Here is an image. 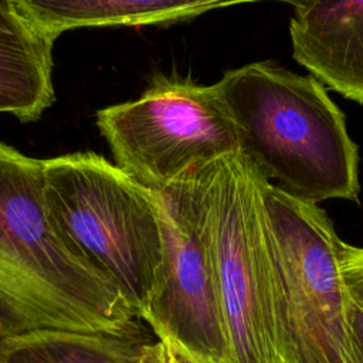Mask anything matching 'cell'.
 <instances>
[{
	"label": "cell",
	"mask_w": 363,
	"mask_h": 363,
	"mask_svg": "<svg viewBox=\"0 0 363 363\" xmlns=\"http://www.w3.org/2000/svg\"><path fill=\"white\" fill-rule=\"evenodd\" d=\"M140 325L52 221L44 160L0 142V342L45 329L125 335Z\"/></svg>",
	"instance_id": "cell-1"
},
{
	"label": "cell",
	"mask_w": 363,
	"mask_h": 363,
	"mask_svg": "<svg viewBox=\"0 0 363 363\" xmlns=\"http://www.w3.org/2000/svg\"><path fill=\"white\" fill-rule=\"evenodd\" d=\"M235 123L240 152L302 200L359 203V149L343 112L312 75L272 61L227 71L216 82Z\"/></svg>",
	"instance_id": "cell-2"
},
{
	"label": "cell",
	"mask_w": 363,
	"mask_h": 363,
	"mask_svg": "<svg viewBox=\"0 0 363 363\" xmlns=\"http://www.w3.org/2000/svg\"><path fill=\"white\" fill-rule=\"evenodd\" d=\"M216 275L230 363H294L264 183L242 152L190 172Z\"/></svg>",
	"instance_id": "cell-3"
},
{
	"label": "cell",
	"mask_w": 363,
	"mask_h": 363,
	"mask_svg": "<svg viewBox=\"0 0 363 363\" xmlns=\"http://www.w3.org/2000/svg\"><path fill=\"white\" fill-rule=\"evenodd\" d=\"M44 194L62 237L145 319L163 265L156 193L94 152L44 160Z\"/></svg>",
	"instance_id": "cell-4"
},
{
	"label": "cell",
	"mask_w": 363,
	"mask_h": 363,
	"mask_svg": "<svg viewBox=\"0 0 363 363\" xmlns=\"http://www.w3.org/2000/svg\"><path fill=\"white\" fill-rule=\"evenodd\" d=\"M115 163L150 190L240 152L235 123L217 88L157 77L133 101L96 112Z\"/></svg>",
	"instance_id": "cell-5"
},
{
	"label": "cell",
	"mask_w": 363,
	"mask_h": 363,
	"mask_svg": "<svg viewBox=\"0 0 363 363\" xmlns=\"http://www.w3.org/2000/svg\"><path fill=\"white\" fill-rule=\"evenodd\" d=\"M264 203L294 363H352L343 240L323 208L269 180Z\"/></svg>",
	"instance_id": "cell-6"
},
{
	"label": "cell",
	"mask_w": 363,
	"mask_h": 363,
	"mask_svg": "<svg viewBox=\"0 0 363 363\" xmlns=\"http://www.w3.org/2000/svg\"><path fill=\"white\" fill-rule=\"evenodd\" d=\"M159 203L163 265L143 322L167 347L206 363H230L211 255L190 173L153 190Z\"/></svg>",
	"instance_id": "cell-7"
},
{
	"label": "cell",
	"mask_w": 363,
	"mask_h": 363,
	"mask_svg": "<svg viewBox=\"0 0 363 363\" xmlns=\"http://www.w3.org/2000/svg\"><path fill=\"white\" fill-rule=\"evenodd\" d=\"M289 35L294 58L312 77L363 104V0H302Z\"/></svg>",
	"instance_id": "cell-8"
},
{
	"label": "cell",
	"mask_w": 363,
	"mask_h": 363,
	"mask_svg": "<svg viewBox=\"0 0 363 363\" xmlns=\"http://www.w3.org/2000/svg\"><path fill=\"white\" fill-rule=\"evenodd\" d=\"M57 38L37 27L14 0H0V112L38 121L55 101L52 48Z\"/></svg>",
	"instance_id": "cell-9"
},
{
	"label": "cell",
	"mask_w": 363,
	"mask_h": 363,
	"mask_svg": "<svg viewBox=\"0 0 363 363\" xmlns=\"http://www.w3.org/2000/svg\"><path fill=\"white\" fill-rule=\"evenodd\" d=\"M37 27L58 38L77 28L170 24L250 0H14Z\"/></svg>",
	"instance_id": "cell-10"
},
{
	"label": "cell",
	"mask_w": 363,
	"mask_h": 363,
	"mask_svg": "<svg viewBox=\"0 0 363 363\" xmlns=\"http://www.w3.org/2000/svg\"><path fill=\"white\" fill-rule=\"evenodd\" d=\"M156 340L140 325L125 335L45 329L0 342L1 363H146Z\"/></svg>",
	"instance_id": "cell-11"
},
{
	"label": "cell",
	"mask_w": 363,
	"mask_h": 363,
	"mask_svg": "<svg viewBox=\"0 0 363 363\" xmlns=\"http://www.w3.org/2000/svg\"><path fill=\"white\" fill-rule=\"evenodd\" d=\"M340 265L350 296L363 305V247L343 241Z\"/></svg>",
	"instance_id": "cell-12"
},
{
	"label": "cell",
	"mask_w": 363,
	"mask_h": 363,
	"mask_svg": "<svg viewBox=\"0 0 363 363\" xmlns=\"http://www.w3.org/2000/svg\"><path fill=\"white\" fill-rule=\"evenodd\" d=\"M352 363H363V305L350 296L349 302Z\"/></svg>",
	"instance_id": "cell-13"
},
{
	"label": "cell",
	"mask_w": 363,
	"mask_h": 363,
	"mask_svg": "<svg viewBox=\"0 0 363 363\" xmlns=\"http://www.w3.org/2000/svg\"><path fill=\"white\" fill-rule=\"evenodd\" d=\"M146 363H206V362L193 360V359L167 347L160 340H156L149 352Z\"/></svg>",
	"instance_id": "cell-14"
},
{
	"label": "cell",
	"mask_w": 363,
	"mask_h": 363,
	"mask_svg": "<svg viewBox=\"0 0 363 363\" xmlns=\"http://www.w3.org/2000/svg\"><path fill=\"white\" fill-rule=\"evenodd\" d=\"M255 1H279V3H286L291 6H298L302 0H250V3H255Z\"/></svg>",
	"instance_id": "cell-15"
},
{
	"label": "cell",
	"mask_w": 363,
	"mask_h": 363,
	"mask_svg": "<svg viewBox=\"0 0 363 363\" xmlns=\"http://www.w3.org/2000/svg\"><path fill=\"white\" fill-rule=\"evenodd\" d=\"M0 363H1V360H0Z\"/></svg>",
	"instance_id": "cell-16"
}]
</instances>
